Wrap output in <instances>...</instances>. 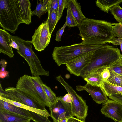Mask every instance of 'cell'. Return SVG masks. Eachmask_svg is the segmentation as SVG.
I'll use <instances>...</instances> for the list:
<instances>
[{
    "label": "cell",
    "mask_w": 122,
    "mask_h": 122,
    "mask_svg": "<svg viewBox=\"0 0 122 122\" xmlns=\"http://www.w3.org/2000/svg\"><path fill=\"white\" fill-rule=\"evenodd\" d=\"M101 113L113 120L120 122L122 119V105L118 102L109 99L103 104L100 110Z\"/></svg>",
    "instance_id": "7c38bea8"
},
{
    "label": "cell",
    "mask_w": 122,
    "mask_h": 122,
    "mask_svg": "<svg viewBox=\"0 0 122 122\" xmlns=\"http://www.w3.org/2000/svg\"><path fill=\"white\" fill-rule=\"evenodd\" d=\"M122 2V0H97L96 2V5L100 10L108 13L109 9L113 6L119 4Z\"/></svg>",
    "instance_id": "603a6c76"
},
{
    "label": "cell",
    "mask_w": 122,
    "mask_h": 122,
    "mask_svg": "<svg viewBox=\"0 0 122 122\" xmlns=\"http://www.w3.org/2000/svg\"><path fill=\"white\" fill-rule=\"evenodd\" d=\"M56 79L62 84L71 96L72 102L71 103V107L73 117L75 116L77 118L85 122L88 115V107L85 101L76 93L61 76H57Z\"/></svg>",
    "instance_id": "8992f818"
},
{
    "label": "cell",
    "mask_w": 122,
    "mask_h": 122,
    "mask_svg": "<svg viewBox=\"0 0 122 122\" xmlns=\"http://www.w3.org/2000/svg\"><path fill=\"white\" fill-rule=\"evenodd\" d=\"M7 63L6 61L4 59H1L0 62L1 68L0 72H2L5 71Z\"/></svg>",
    "instance_id": "ab89813d"
},
{
    "label": "cell",
    "mask_w": 122,
    "mask_h": 122,
    "mask_svg": "<svg viewBox=\"0 0 122 122\" xmlns=\"http://www.w3.org/2000/svg\"><path fill=\"white\" fill-rule=\"evenodd\" d=\"M108 97L110 99L117 101L122 105V95L112 94Z\"/></svg>",
    "instance_id": "74e56055"
},
{
    "label": "cell",
    "mask_w": 122,
    "mask_h": 122,
    "mask_svg": "<svg viewBox=\"0 0 122 122\" xmlns=\"http://www.w3.org/2000/svg\"><path fill=\"white\" fill-rule=\"evenodd\" d=\"M49 0H37V5L35 10L32 11V15H36L40 18L41 16L47 12Z\"/></svg>",
    "instance_id": "cb8c5ba5"
},
{
    "label": "cell",
    "mask_w": 122,
    "mask_h": 122,
    "mask_svg": "<svg viewBox=\"0 0 122 122\" xmlns=\"http://www.w3.org/2000/svg\"><path fill=\"white\" fill-rule=\"evenodd\" d=\"M51 35L47 21L42 23L32 36L31 42L35 49L38 51L44 50L50 42Z\"/></svg>",
    "instance_id": "ba28073f"
},
{
    "label": "cell",
    "mask_w": 122,
    "mask_h": 122,
    "mask_svg": "<svg viewBox=\"0 0 122 122\" xmlns=\"http://www.w3.org/2000/svg\"><path fill=\"white\" fill-rule=\"evenodd\" d=\"M110 76L107 81L113 85L122 87V76L109 70Z\"/></svg>",
    "instance_id": "4316f807"
},
{
    "label": "cell",
    "mask_w": 122,
    "mask_h": 122,
    "mask_svg": "<svg viewBox=\"0 0 122 122\" xmlns=\"http://www.w3.org/2000/svg\"><path fill=\"white\" fill-rule=\"evenodd\" d=\"M108 68L109 70L112 71L122 76V58L117 61Z\"/></svg>",
    "instance_id": "f546056e"
},
{
    "label": "cell",
    "mask_w": 122,
    "mask_h": 122,
    "mask_svg": "<svg viewBox=\"0 0 122 122\" xmlns=\"http://www.w3.org/2000/svg\"></svg>",
    "instance_id": "7dc6e473"
},
{
    "label": "cell",
    "mask_w": 122,
    "mask_h": 122,
    "mask_svg": "<svg viewBox=\"0 0 122 122\" xmlns=\"http://www.w3.org/2000/svg\"><path fill=\"white\" fill-rule=\"evenodd\" d=\"M58 1L59 5L57 11V23L62 16L63 10L66 7L68 0H59Z\"/></svg>",
    "instance_id": "d6a6232c"
},
{
    "label": "cell",
    "mask_w": 122,
    "mask_h": 122,
    "mask_svg": "<svg viewBox=\"0 0 122 122\" xmlns=\"http://www.w3.org/2000/svg\"><path fill=\"white\" fill-rule=\"evenodd\" d=\"M67 26L65 22L62 27L57 31L56 33L55 37V40L56 41L59 42L61 41V37L65 29Z\"/></svg>",
    "instance_id": "e575fe53"
},
{
    "label": "cell",
    "mask_w": 122,
    "mask_h": 122,
    "mask_svg": "<svg viewBox=\"0 0 122 122\" xmlns=\"http://www.w3.org/2000/svg\"><path fill=\"white\" fill-rule=\"evenodd\" d=\"M68 118H65L58 120V122H67Z\"/></svg>",
    "instance_id": "ee69618b"
},
{
    "label": "cell",
    "mask_w": 122,
    "mask_h": 122,
    "mask_svg": "<svg viewBox=\"0 0 122 122\" xmlns=\"http://www.w3.org/2000/svg\"><path fill=\"white\" fill-rule=\"evenodd\" d=\"M117 46L108 44L101 45H92L82 43L68 46L55 47L52 54V58L59 66L82 55L95 51L100 49Z\"/></svg>",
    "instance_id": "7a4b0ae2"
},
{
    "label": "cell",
    "mask_w": 122,
    "mask_h": 122,
    "mask_svg": "<svg viewBox=\"0 0 122 122\" xmlns=\"http://www.w3.org/2000/svg\"><path fill=\"white\" fill-rule=\"evenodd\" d=\"M9 72L6 70L0 72V77L1 78H3L6 77L8 76Z\"/></svg>",
    "instance_id": "7bdbcfd3"
},
{
    "label": "cell",
    "mask_w": 122,
    "mask_h": 122,
    "mask_svg": "<svg viewBox=\"0 0 122 122\" xmlns=\"http://www.w3.org/2000/svg\"><path fill=\"white\" fill-rule=\"evenodd\" d=\"M17 14L22 23H31V4L29 0H14Z\"/></svg>",
    "instance_id": "4fadbf2b"
},
{
    "label": "cell",
    "mask_w": 122,
    "mask_h": 122,
    "mask_svg": "<svg viewBox=\"0 0 122 122\" xmlns=\"http://www.w3.org/2000/svg\"><path fill=\"white\" fill-rule=\"evenodd\" d=\"M39 95L43 101L44 105L49 107L50 105V101L42 86L43 83L39 77L30 76Z\"/></svg>",
    "instance_id": "44dd1931"
},
{
    "label": "cell",
    "mask_w": 122,
    "mask_h": 122,
    "mask_svg": "<svg viewBox=\"0 0 122 122\" xmlns=\"http://www.w3.org/2000/svg\"><path fill=\"white\" fill-rule=\"evenodd\" d=\"M57 12L48 13V18L46 20L49 28L50 33L51 35L57 23Z\"/></svg>",
    "instance_id": "d4e9b609"
},
{
    "label": "cell",
    "mask_w": 122,
    "mask_h": 122,
    "mask_svg": "<svg viewBox=\"0 0 122 122\" xmlns=\"http://www.w3.org/2000/svg\"><path fill=\"white\" fill-rule=\"evenodd\" d=\"M122 58L120 50L114 47H104L94 52L91 62L81 72L80 76L84 78L96 70L108 67Z\"/></svg>",
    "instance_id": "3957f363"
},
{
    "label": "cell",
    "mask_w": 122,
    "mask_h": 122,
    "mask_svg": "<svg viewBox=\"0 0 122 122\" xmlns=\"http://www.w3.org/2000/svg\"><path fill=\"white\" fill-rule=\"evenodd\" d=\"M59 0H49L48 6V13L57 12L59 5Z\"/></svg>",
    "instance_id": "836d02e7"
},
{
    "label": "cell",
    "mask_w": 122,
    "mask_h": 122,
    "mask_svg": "<svg viewBox=\"0 0 122 122\" xmlns=\"http://www.w3.org/2000/svg\"><path fill=\"white\" fill-rule=\"evenodd\" d=\"M67 122H85L77 118L71 117L68 119Z\"/></svg>",
    "instance_id": "b9f144b4"
},
{
    "label": "cell",
    "mask_w": 122,
    "mask_h": 122,
    "mask_svg": "<svg viewBox=\"0 0 122 122\" xmlns=\"http://www.w3.org/2000/svg\"></svg>",
    "instance_id": "bcb514c9"
},
{
    "label": "cell",
    "mask_w": 122,
    "mask_h": 122,
    "mask_svg": "<svg viewBox=\"0 0 122 122\" xmlns=\"http://www.w3.org/2000/svg\"><path fill=\"white\" fill-rule=\"evenodd\" d=\"M63 100L67 104L71 103L72 102V99L71 95L69 93L66 94L62 97Z\"/></svg>",
    "instance_id": "f35d334b"
},
{
    "label": "cell",
    "mask_w": 122,
    "mask_h": 122,
    "mask_svg": "<svg viewBox=\"0 0 122 122\" xmlns=\"http://www.w3.org/2000/svg\"><path fill=\"white\" fill-rule=\"evenodd\" d=\"M66 8L67 10V14L65 22L67 26L69 28L78 27V25L77 23L70 10L68 7Z\"/></svg>",
    "instance_id": "f1b7e54d"
},
{
    "label": "cell",
    "mask_w": 122,
    "mask_h": 122,
    "mask_svg": "<svg viewBox=\"0 0 122 122\" xmlns=\"http://www.w3.org/2000/svg\"><path fill=\"white\" fill-rule=\"evenodd\" d=\"M42 86L50 101V105L54 103L57 100L58 97L51 88L45 84L43 83Z\"/></svg>",
    "instance_id": "83f0119b"
},
{
    "label": "cell",
    "mask_w": 122,
    "mask_h": 122,
    "mask_svg": "<svg viewBox=\"0 0 122 122\" xmlns=\"http://www.w3.org/2000/svg\"><path fill=\"white\" fill-rule=\"evenodd\" d=\"M66 7L69 9L78 26L82 21L86 18L82 12L80 4L76 0H68Z\"/></svg>",
    "instance_id": "e0dca14e"
},
{
    "label": "cell",
    "mask_w": 122,
    "mask_h": 122,
    "mask_svg": "<svg viewBox=\"0 0 122 122\" xmlns=\"http://www.w3.org/2000/svg\"><path fill=\"white\" fill-rule=\"evenodd\" d=\"M94 52L82 55L66 63L67 70L71 74L80 76L82 70L92 62Z\"/></svg>",
    "instance_id": "30bf717a"
},
{
    "label": "cell",
    "mask_w": 122,
    "mask_h": 122,
    "mask_svg": "<svg viewBox=\"0 0 122 122\" xmlns=\"http://www.w3.org/2000/svg\"><path fill=\"white\" fill-rule=\"evenodd\" d=\"M107 43H112L115 46L119 45L120 46V49L122 56V39L115 38L112 40L107 42Z\"/></svg>",
    "instance_id": "8d00e7d4"
},
{
    "label": "cell",
    "mask_w": 122,
    "mask_h": 122,
    "mask_svg": "<svg viewBox=\"0 0 122 122\" xmlns=\"http://www.w3.org/2000/svg\"><path fill=\"white\" fill-rule=\"evenodd\" d=\"M101 87L108 97L112 94L122 95V87L112 84L107 81H104Z\"/></svg>",
    "instance_id": "7402d4cb"
},
{
    "label": "cell",
    "mask_w": 122,
    "mask_h": 122,
    "mask_svg": "<svg viewBox=\"0 0 122 122\" xmlns=\"http://www.w3.org/2000/svg\"><path fill=\"white\" fill-rule=\"evenodd\" d=\"M76 89L78 91L85 90L91 95L94 101L97 104H103L108 100L107 96L103 92L101 86L91 85L87 83L84 86L77 85Z\"/></svg>",
    "instance_id": "5bb4252c"
},
{
    "label": "cell",
    "mask_w": 122,
    "mask_h": 122,
    "mask_svg": "<svg viewBox=\"0 0 122 122\" xmlns=\"http://www.w3.org/2000/svg\"><path fill=\"white\" fill-rule=\"evenodd\" d=\"M112 26L110 22L86 18L77 27L82 43L92 45L106 44L115 38Z\"/></svg>",
    "instance_id": "6da1fadb"
},
{
    "label": "cell",
    "mask_w": 122,
    "mask_h": 122,
    "mask_svg": "<svg viewBox=\"0 0 122 122\" xmlns=\"http://www.w3.org/2000/svg\"><path fill=\"white\" fill-rule=\"evenodd\" d=\"M16 88L32 99L44 105L30 76L25 74L20 77L17 81Z\"/></svg>",
    "instance_id": "9c48e42d"
},
{
    "label": "cell",
    "mask_w": 122,
    "mask_h": 122,
    "mask_svg": "<svg viewBox=\"0 0 122 122\" xmlns=\"http://www.w3.org/2000/svg\"><path fill=\"white\" fill-rule=\"evenodd\" d=\"M112 25V32L114 36L122 39V24L113 23Z\"/></svg>",
    "instance_id": "4dcf8cb0"
},
{
    "label": "cell",
    "mask_w": 122,
    "mask_h": 122,
    "mask_svg": "<svg viewBox=\"0 0 122 122\" xmlns=\"http://www.w3.org/2000/svg\"><path fill=\"white\" fill-rule=\"evenodd\" d=\"M32 117V120L35 122H51L48 118L43 116L29 111Z\"/></svg>",
    "instance_id": "1f68e13d"
},
{
    "label": "cell",
    "mask_w": 122,
    "mask_h": 122,
    "mask_svg": "<svg viewBox=\"0 0 122 122\" xmlns=\"http://www.w3.org/2000/svg\"><path fill=\"white\" fill-rule=\"evenodd\" d=\"M0 109L25 117L32 120V117L29 111L1 99H0Z\"/></svg>",
    "instance_id": "ac0fdd59"
},
{
    "label": "cell",
    "mask_w": 122,
    "mask_h": 122,
    "mask_svg": "<svg viewBox=\"0 0 122 122\" xmlns=\"http://www.w3.org/2000/svg\"><path fill=\"white\" fill-rule=\"evenodd\" d=\"M11 44L12 47L18 50L19 49V47L17 43L12 39L10 38Z\"/></svg>",
    "instance_id": "60d3db41"
},
{
    "label": "cell",
    "mask_w": 122,
    "mask_h": 122,
    "mask_svg": "<svg viewBox=\"0 0 122 122\" xmlns=\"http://www.w3.org/2000/svg\"><path fill=\"white\" fill-rule=\"evenodd\" d=\"M10 35L7 31L0 28V52L12 58L14 54L11 46Z\"/></svg>",
    "instance_id": "9a60e30c"
},
{
    "label": "cell",
    "mask_w": 122,
    "mask_h": 122,
    "mask_svg": "<svg viewBox=\"0 0 122 122\" xmlns=\"http://www.w3.org/2000/svg\"><path fill=\"white\" fill-rule=\"evenodd\" d=\"M0 99L6 101L15 106L28 111L38 114L47 118L50 116L47 111L39 109L21 103L10 100L0 96Z\"/></svg>",
    "instance_id": "ffe728a7"
},
{
    "label": "cell",
    "mask_w": 122,
    "mask_h": 122,
    "mask_svg": "<svg viewBox=\"0 0 122 122\" xmlns=\"http://www.w3.org/2000/svg\"><path fill=\"white\" fill-rule=\"evenodd\" d=\"M28 118L0 109V122H30Z\"/></svg>",
    "instance_id": "2e32d148"
},
{
    "label": "cell",
    "mask_w": 122,
    "mask_h": 122,
    "mask_svg": "<svg viewBox=\"0 0 122 122\" xmlns=\"http://www.w3.org/2000/svg\"><path fill=\"white\" fill-rule=\"evenodd\" d=\"M62 97H58L55 102L49 107L50 116L54 122H58L60 115H66L69 118L73 117L71 111V103L67 104L62 100Z\"/></svg>",
    "instance_id": "8fae6325"
},
{
    "label": "cell",
    "mask_w": 122,
    "mask_h": 122,
    "mask_svg": "<svg viewBox=\"0 0 122 122\" xmlns=\"http://www.w3.org/2000/svg\"><path fill=\"white\" fill-rule=\"evenodd\" d=\"M0 96L37 109L46 110L45 106L32 99L16 88L9 87L3 89L0 84Z\"/></svg>",
    "instance_id": "52a82bcc"
},
{
    "label": "cell",
    "mask_w": 122,
    "mask_h": 122,
    "mask_svg": "<svg viewBox=\"0 0 122 122\" xmlns=\"http://www.w3.org/2000/svg\"><path fill=\"white\" fill-rule=\"evenodd\" d=\"M103 68H104L96 70L83 79L87 84L94 86H101L104 81L101 74V71Z\"/></svg>",
    "instance_id": "d6986e66"
},
{
    "label": "cell",
    "mask_w": 122,
    "mask_h": 122,
    "mask_svg": "<svg viewBox=\"0 0 122 122\" xmlns=\"http://www.w3.org/2000/svg\"><path fill=\"white\" fill-rule=\"evenodd\" d=\"M21 23L14 0H0V26L15 33Z\"/></svg>",
    "instance_id": "5b68a950"
},
{
    "label": "cell",
    "mask_w": 122,
    "mask_h": 122,
    "mask_svg": "<svg viewBox=\"0 0 122 122\" xmlns=\"http://www.w3.org/2000/svg\"><path fill=\"white\" fill-rule=\"evenodd\" d=\"M10 38L18 45L19 49L17 50V52L27 61L32 76H49V71L45 70L43 68L40 61L34 52L31 41L25 40L18 36L11 35Z\"/></svg>",
    "instance_id": "277c9868"
},
{
    "label": "cell",
    "mask_w": 122,
    "mask_h": 122,
    "mask_svg": "<svg viewBox=\"0 0 122 122\" xmlns=\"http://www.w3.org/2000/svg\"><path fill=\"white\" fill-rule=\"evenodd\" d=\"M101 74L104 81H107L110 76V72L107 67L103 69L101 72Z\"/></svg>",
    "instance_id": "d590c367"
},
{
    "label": "cell",
    "mask_w": 122,
    "mask_h": 122,
    "mask_svg": "<svg viewBox=\"0 0 122 122\" xmlns=\"http://www.w3.org/2000/svg\"><path fill=\"white\" fill-rule=\"evenodd\" d=\"M122 122V121L121 122Z\"/></svg>",
    "instance_id": "f6af8a7d"
},
{
    "label": "cell",
    "mask_w": 122,
    "mask_h": 122,
    "mask_svg": "<svg viewBox=\"0 0 122 122\" xmlns=\"http://www.w3.org/2000/svg\"><path fill=\"white\" fill-rule=\"evenodd\" d=\"M111 14L119 23L122 24V8L119 4L115 5L109 9Z\"/></svg>",
    "instance_id": "484cf974"
}]
</instances>
